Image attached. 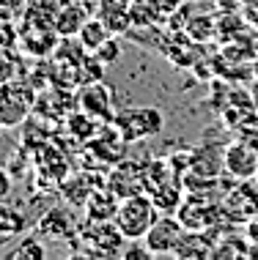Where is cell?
Instances as JSON below:
<instances>
[{
	"instance_id": "1",
	"label": "cell",
	"mask_w": 258,
	"mask_h": 260,
	"mask_svg": "<svg viewBox=\"0 0 258 260\" xmlns=\"http://www.w3.org/2000/svg\"><path fill=\"white\" fill-rule=\"evenodd\" d=\"M159 214H162V211L157 208V203L151 200V194L137 192V194H129V198H121L113 222L127 241H143L146 233L151 230V224L159 219Z\"/></svg>"
},
{
	"instance_id": "2",
	"label": "cell",
	"mask_w": 258,
	"mask_h": 260,
	"mask_svg": "<svg viewBox=\"0 0 258 260\" xmlns=\"http://www.w3.org/2000/svg\"><path fill=\"white\" fill-rule=\"evenodd\" d=\"M113 126L118 129V137L124 143H137V140L159 135L165 126V115L157 107H127L116 112Z\"/></svg>"
},
{
	"instance_id": "3",
	"label": "cell",
	"mask_w": 258,
	"mask_h": 260,
	"mask_svg": "<svg viewBox=\"0 0 258 260\" xmlns=\"http://www.w3.org/2000/svg\"><path fill=\"white\" fill-rule=\"evenodd\" d=\"M33 102H36V96H33V90L25 85V82H6L3 88H0V123L3 126H19L27 118V112H31Z\"/></svg>"
},
{
	"instance_id": "4",
	"label": "cell",
	"mask_w": 258,
	"mask_h": 260,
	"mask_svg": "<svg viewBox=\"0 0 258 260\" xmlns=\"http://www.w3.org/2000/svg\"><path fill=\"white\" fill-rule=\"evenodd\" d=\"M222 170L236 181H250L258 173V145L253 140H234L225 151H222Z\"/></svg>"
},
{
	"instance_id": "5",
	"label": "cell",
	"mask_w": 258,
	"mask_h": 260,
	"mask_svg": "<svg viewBox=\"0 0 258 260\" xmlns=\"http://www.w3.org/2000/svg\"><path fill=\"white\" fill-rule=\"evenodd\" d=\"M184 224L176 219V214H159V219L151 224V230L146 233L143 244L149 247L151 255H173L184 236Z\"/></svg>"
},
{
	"instance_id": "6",
	"label": "cell",
	"mask_w": 258,
	"mask_h": 260,
	"mask_svg": "<svg viewBox=\"0 0 258 260\" xmlns=\"http://www.w3.org/2000/svg\"><path fill=\"white\" fill-rule=\"evenodd\" d=\"M82 110L88 115H96V118H107L113 121L116 112H113V102H110V88L104 82H94L82 90Z\"/></svg>"
},
{
	"instance_id": "7",
	"label": "cell",
	"mask_w": 258,
	"mask_h": 260,
	"mask_svg": "<svg viewBox=\"0 0 258 260\" xmlns=\"http://www.w3.org/2000/svg\"><path fill=\"white\" fill-rule=\"evenodd\" d=\"M118 203H121V198L113 189H107V192H91V198L85 200V211H88L91 222H113Z\"/></svg>"
},
{
	"instance_id": "8",
	"label": "cell",
	"mask_w": 258,
	"mask_h": 260,
	"mask_svg": "<svg viewBox=\"0 0 258 260\" xmlns=\"http://www.w3.org/2000/svg\"><path fill=\"white\" fill-rule=\"evenodd\" d=\"M39 233L44 238H52V241H64V238L72 233V219L66 216V211L52 208L39 219Z\"/></svg>"
},
{
	"instance_id": "9",
	"label": "cell",
	"mask_w": 258,
	"mask_h": 260,
	"mask_svg": "<svg viewBox=\"0 0 258 260\" xmlns=\"http://www.w3.org/2000/svg\"><path fill=\"white\" fill-rule=\"evenodd\" d=\"M85 22H88V14L80 3H72V6H66V9H61L55 14V30H58L61 36H77L80 27Z\"/></svg>"
},
{
	"instance_id": "10",
	"label": "cell",
	"mask_w": 258,
	"mask_h": 260,
	"mask_svg": "<svg viewBox=\"0 0 258 260\" xmlns=\"http://www.w3.org/2000/svg\"><path fill=\"white\" fill-rule=\"evenodd\" d=\"M110 36H113V33L107 30V25H104L102 19H88V22L80 27V33H77V44H80L88 55H94Z\"/></svg>"
},
{
	"instance_id": "11",
	"label": "cell",
	"mask_w": 258,
	"mask_h": 260,
	"mask_svg": "<svg viewBox=\"0 0 258 260\" xmlns=\"http://www.w3.org/2000/svg\"><path fill=\"white\" fill-rule=\"evenodd\" d=\"M212 247H206V238H204V230H184V236H181V241H179V247L173 255H179V257H206V255H212Z\"/></svg>"
},
{
	"instance_id": "12",
	"label": "cell",
	"mask_w": 258,
	"mask_h": 260,
	"mask_svg": "<svg viewBox=\"0 0 258 260\" xmlns=\"http://www.w3.org/2000/svg\"><path fill=\"white\" fill-rule=\"evenodd\" d=\"M44 255H47L44 244H41L39 238H33V236L19 238V244L9 252V257H11V260H41Z\"/></svg>"
},
{
	"instance_id": "13",
	"label": "cell",
	"mask_w": 258,
	"mask_h": 260,
	"mask_svg": "<svg viewBox=\"0 0 258 260\" xmlns=\"http://www.w3.org/2000/svg\"><path fill=\"white\" fill-rule=\"evenodd\" d=\"M19 230H25V216L0 200V236H17Z\"/></svg>"
},
{
	"instance_id": "14",
	"label": "cell",
	"mask_w": 258,
	"mask_h": 260,
	"mask_svg": "<svg viewBox=\"0 0 258 260\" xmlns=\"http://www.w3.org/2000/svg\"><path fill=\"white\" fill-rule=\"evenodd\" d=\"M118 55H121V47H118L116 36H110V39L99 47V50L94 52V58L99 60L102 66H110V63H116V60H118Z\"/></svg>"
},
{
	"instance_id": "15",
	"label": "cell",
	"mask_w": 258,
	"mask_h": 260,
	"mask_svg": "<svg viewBox=\"0 0 258 260\" xmlns=\"http://www.w3.org/2000/svg\"><path fill=\"white\" fill-rule=\"evenodd\" d=\"M14 77H17V63L9 52L0 47V85H6V82H11Z\"/></svg>"
},
{
	"instance_id": "16",
	"label": "cell",
	"mask_w": 258,
	"mask_h": 260,
	"mask_svg": "<svg viewBox=\"0 0 258 260\" xmlns=\"http://www.w3.org/2000/svg\"><path fill=\"white\" fill-rule=\"evenodd\" d=\"M99 14H110V11H132L135 0H99Z\"/></svg>"
},
{
	"instance_id": "17",
	"label": "cell",
	"mask_w": 258,
	"mask_h": 260,
	"mask_svg": "<svg viewBox=\"0 0 258 260\" xmlns=\"http://www.w3.org/2000/svg\"><path fill=\"white\" fill-rule=\"evenodd\" d=\"M11 189H14V178H11V173L6 170L3 165H0V200H9Z\"/></svg>"
},
{
	"instance_id": "18",
	"label": "cell",
	"mask_w": 258,
	"mask_h": 260,
	"mask_svg": "<svg viewBox=\"0 0 258 260\" xmlns=\"http://www.w3.org/2000/svg\"><path fill=\"white\" fill-rule=\"evenodd\" d=\"M3 129H6V126H3V123H0V135H3Z\"/></svg>"
},
{
	"instance_id": "19",
	"label": "cell",
	"mask_w": 258,
	"mask_h": 260,
	"mask_svg": "<svg viewBox=\"0 0 258 260\" xmlns=\"http://www.w3.org/2000/svg\"><path fill=\"white\" fill-rule=\"evenodd\" d=\"M255 110H258V93H255Z\"/></svg>"
},
{
	"instance_id": "20",
	"label": "cell",
	"mask_w": 258,
	"mask_h": 260,
	"mask_svg": "<svg viewBox=\"0 0 258 260\" xmlns=\"http://www.w3.org/2000/svg\"><path fill=\"white\" fill-rule=\"evenodd\" d=\"M255 181H258V173H255Z\"/></svg>"
},
{
	"instance_id": "21",
	"label": "cell",
	"mask_w": 258,
	"mask_h": 260,
	"mask_svg": "<svg viewBox=\"0 0 258 260\" xmlns=\"http://www.w3.org/2000/svg\"><path fill=\"white\" fill-rule=\"evenodd\" d=\"M0 88H3V85H0Z\"/></svg>"
}]
</instances>
